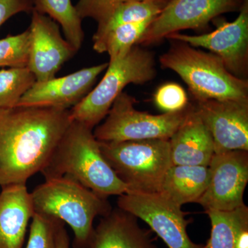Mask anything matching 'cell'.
Here are the masks:
<instances>
[{"mask_svg":"<svg viewBox=\"0 0 248 248\" xmlns=\"http://www.w3.org/2000/svg\"><path fill=\"white\" fill-rule=\"evenodd\" d=\"M72 122L70 110L0 108V186L26 184L42 172Z\"/></svg>","mask_w":248,"mask_h":248,"instance_id":"obj_1","label":"cell"},{"mask_svg":"<svg viewBox=\"0 0 248 248\" xmlns=\"http://www.w3.org/2000/svg\"><path fill=\"white\" fill-rule=\"evenodd\" d=\"M41 172L45 179L71 178L104 198L128 191L103 156L93 129L77 121L70 124Z\"/></svg>","mask_w":248,"mask_h":248,"instance_id":"obj_2","label":"cell"},{"mask_svg":"<svg viewBox=\"0 0 248 248\" xmlns=\"http://www.w3.org/2000/svg\"><path fill=\"white\" fill-rule=\"evenodd\" d=\"M34 213L58 218L74 233V248H89L93 221L112 210L107 198L68 177L51 178L30 192Z\"/></svg>","mask_w":248,"mask_h":248,"instance_id":"obj_3","label":"cell"},{"mask_svg":"<svg viewBox=\"0 0 248 248\" xmlns=\"http://www.w3.org/2000/svg\"><path fill=\"white\" fill-rule=\"evenodd\" d=\"M172 41L169 50L160 56V63L179 75L195 100L248 101V80L230 73L214 54Z\"/></svg>","mask_w":248,"mask_h":248,"instance_id":"obj_4","label":"cell"},{"mask_svg":"<svg viewBox=\"0 0 248 248\" xmlns=\"http://www.w3.org/2000/svg\"><path fill=\"white\" fill-rule=\"evenodd\" d=\"M100 82L76 106L72 120L93 129L106 118L117 97L128 84H143L156 76L154 55L135 45L125 54L109 61Z\"/></svg>","mask_w":248,"mask_h":248,"instance_id":"obj_5","label":"cell"},{"mask_svg":"<svg viewBox=\"0 0 248 248\" xmlns=\"http://www.w3.org/2000/svg\"><path fill=\"white\" fill-rule=\"evenodd\" d=\"M99 142L103 156L128 186V192H160L165 174L172 166L169 140Z\"/></svg>","mask_w":248,"mask_h":248,"instance_id":"obj_6","label":"cell"},{"mask_svg":"<svg viewBox=\"0 0 248 248\" xmlns=\"http://www.w3.org/2000/svg\"><path fill=\"white\" fill-rule=\"evenodd\" d=\"M135 98L122 92L111 107L104 123L93 131L102 142L146 140H170L188 113L190 104L184 110L151 115L135 108Z\"/></svg>","mask_w":248,"mask_h":248,"instance_id":"obj_7","label":"cell"},{"mask_svg":"<svg viewBox=\"0 0 248 248\" xmlns=\"http://www.w3.org/2000/svg\"><path fill=\"white\" fill-rule=\"evenodd\" d=\"M117 205L143 220L169 248H207L192 242L187 232L190 221L182 206L161 192H128L119 197Z\"/></svg>","mask_w":248,"mask_h":248,"instance_id":"obj_8","label":"cell"},{"mask_svg":"<svg viewBox=\"0 0 248 248\" xmlns=\"http://www.w3.org/2000/svg\"><path fill=\"white\" fill-rule=\"evenodd\" d=\"M239 11L234 21H218L217 29L208 33L190 35L174 32L166 38L195 48L208 49L221 60L230 73L246 79L248 68V0L243 1Z\"/></svg>","mask_w":248,"mask_h":248,"instance_id":"obj_9","label":"cell"},{"mask_svg":"<svg viewBox=\"0 0 248 248\" xmlns=\"http://www.w3.org/2000/svg\"><path fill=\"white\" fill-rule=\"evenodd\" d=\"M244 0H169L138 45H151L186 29L206 27L226 13L240 9Z\"/></svg>","mask_w":248,"mask_h":248,"instance_id":"obj_10","label":"cell"},{"mask_svg":"<svg viewBox=\"0 0 248 248\" xmlns=\"http://www.w3.org/2000/svg\"><path fill=\"white\" fill-rule=\"evenodd\" d=\"M210 181L198 203L205 210L230 211L245 205L248 182V151L215 154L208 166Z\"/></svg>","mask_w":248,"mask_h":248,"instance_id":"obj_11","label":"cell"},{"mask_svg":"<svg viewBox=\"0 0 248 248\" xmlns=\"http://www.w3.org/2000/svg\"><path fill=\"white\" fill-rule=\"evenodd\" d=\"M195 101V110L213 138L215 154L248 151V101Z\"/></svg>","mask_w":248,"mask_h":248,"instance_id":"obj_12","label":"cell"},{"mask_svg":"<svg viewBox=\"0 0 248 248\" xmlns=\"http://www.w3.org/2000/svg\"><path fill=\"white\" fill-rule=\"evenodd\" d=\"M28 30L31 37L28 68L36 81L55 78L63 65L78 52L62 37L58 23L35 10Z\"/></svg>","mask_w":248,"mask_h":248,"instance_id":"obj_13","label":"cell"},{"mask_svg":"<svg viewBox=\"0 0 248 248\" xmlns=\"http://www.w3.org/2000/svg\"><path fill=\"white\" fill-rule=\"evenodd\" d=\"M108 63L82 68L68 76L36 81L21 98L17 107L55 108L69 110L81 102Z\"/></svg>","mask_w":248,"mask_h":248,"instance_id":"obj_14","label":"cell"},{"mask_svg":"<svg viewBox=\"0 0 248 248\" xmlns=\"http://www.w3.org/2000/svg\"><path fill=\"white\" fill-rule=\"evenodd\" d=\"M169 141L172 165L208 166L215 155L213 138L193 104Z\"/></svg>","mask_w":248,"mask_h":248,"instance_id":"obj_15","label":"cell"},{"mask_svg":"<svg viewBox=\"0 0 248 248\" xmlns=\"http://www.w3.org/2000/svg\"><path fill=\"white\" fill-rule=\"evenodd\" d=\"M34 211L26 184L1 187L0 248H22Z\"/></svg>","mask_w":248,"mask_h":248,"instance_id":"obj_16","label":"cell"},{"mask_svg":"<svg viewBox=\"0 0 248 248\" xmlns=\"http://www.w3.org/2000/svg\"><path fill=\"white\" fill-rule=\"evenodd\" d=\"M89 248H156L137 217L120 208L102 217L94 228Z\"/></svg>","mask_w":248,"mask_h":248,"instance_id":"obj_17","label":"cell"},{"mask_svg":"<svg viewBox=\"0 0 248 248\" xmlns=\"http://www.w3.org/2000/svg\"><path fill=\"white\" fill-rule=\"evenodd\" d=\"M209 181L208 166L172 165L165 174L159 192L180 206L198 203Z\"/></svg>","mask_w":248,"mask_h":248,"instance_id":"obj_18","label":"cell"},{"mask_svg":"<svg viewBox=\"0 0 248 248\" xmlns=\"http://www.w3.org/2000/svg\"><path fill=\"white\" fill-rule=\"evenodd\" d=\"M166 3L162 0H141L119 5L105 19L97 23V31L93 37V47L99 45L109 32L120 26L154 20Z\"/></svg>","mask_w":248,"mask_h":248,"instance_id":"obj_19","label":"cell"},{"mask_svg":"<svg viewBox=\"0 0 248 248\" xmlns=\"http://www.w3.org/2000/svg\"><path fill=\"white\" fill-rule=\"evenodd\" d=\"M211 233L207 248H235L241 232L248 229V208L246 205L230 211L207 210Z\"/></svg>","mask_w":248,"mask_h":248,"instance_id":"obj_20","label":"cell"},{"mask_svg":"<svg viewBox=\"0 0 248 248\" xmlns=\"http://www.w3.org/2000/svg\"><path fill=\"white\" fill-rule=\"evenodd\" d=\"M34 10L61 26L65 39L79 51L84 40L81 21L71 0H35Z\"/></svg>","mask_w":248,"mask_h":248,"instance_id":"obj_21","label":"cell"},{"mask_svg":"<svg viewBox=\"0 0 248 248\" xmlns=\"http://www.w3.org/2000/svg\"><path fill=\"white\" fill-rule=\"evenodd\" d=\"M152 22L129 23L116 28L93 49L98 53L108 54L110 61L115 60L138 45Z\"/></svg>","mask_w":248,"mask_h":248,"instance_id":"obj_22","label":"cell"},{"mask_svg":"<svg viewBox=\"0 0 248 248\" xmlns=\"http://www.w3.org/2000/svg\"><path fill=\"white\" fill-rule=\"evenodd\" d=\"M35 82V77L28 67L0 70V108L17 107Z\"/></svg>","mask_w":248,"mask_h":248,"instance_id":"obj_23","label":"cell"},{"mask_svg":"<svg viewBox=\"0 0 248 248\" xmlns=\"http://www.w3.org/2000/svg\"><path fill=\"white\" fill-rule=\"evenodd\" d=\"M30 32L27 30L0 40V68L28 67L30 54Z\"/></svg>","mask_w":248,"mask_h":248,"instance_id":"obj_24","label":"cell"},{"mask_svg":"<svg viewBox=\"0 0 248 248\" xmlns=\"http://www.w3.org/2000/svg\"><path fill=\"white\" fill-rule=\"evenodd\" d=\"M62 223L53 217L34 213L26 248H57V234Z\"/></svg>","mask_w":248,"mask_h":248,"instance_id":"obj_25","label":"cell"},{"mask_svg":"<svg viewBox=\"0 0 248 248\" xmlns=\"http://www.w3.org/2000/svg\"><path fill=\"white\" fill-rule=\"evenodd\" d=\"M156 107L164 113L184 110L189 105L185 90L175 83H167L156 90L154 96Z\"/></svg>","mask_w":248,"mask_h":248,"instance_id":"obj_26","label":"cell"},{"mask_svg":"<svg viewBox=\"0 0 248 248\" xmlns=\"http://www.w3.org/2000/svg\"><path fill=\"white\" fill-rule=\"evenodd\" d=\"M130 1L141 0H79L75 7L81 19L91 18L99 23L119 5ZM162 1L167 2L166 0Z\"/></svg>","mask_w":248,"mask_h":248,"instance_id":"obj_27","label":"cell"},{"mask_svg":"<svg viewBox=\"0 0 248 248\" xmlns=\"http://www.w3.org/2000/svg\"><path fill=\"white\" fill-rule=\"evenodd\" d=\"M35 0H0V27L20 13H32Z\"/></svg>","mask_w":248,"mask_h":248,"instance_id":"obj_28","label":"cell"},{"mask_svg":"<svg viewBox=\"0 0 248 248\" xmlns=\"http://www.w3.org/2000/svg\"><path fill=\"white\" fill-rule=\"evenodd\" d=\"M57 248H70V239L66 228L65 223H62L59 228L56 239Z\"/></svg>","mask_w":248,"mask_h":248,"instance_id":"obj_29","label":"cell"},{"mask_svg":"<svg viewBox=\"0 0 248 248\" xmlns=\"http://www.w3.org/2000/svg\"><path fill=\"white\" fill-rule=\"evenodd\" d=\"M235 248H248V229L240 233Z\"/></svg>","mask_w":248,"mask_h":248,"instance_id":"obj_30","label":"cell"},{"mask_svg":"<svg viewBox=\"0 0 248 248\" xmlns=\"http://www.w3.org/2000/svg\"><path fill=\"white\" fill-rule=\"evenodd\" d=\"M166 1H167V2H168V1H169V0H166Z\"/></svg>","mask_w":248,"mask_h":248,"instance_id":"obj_31","label":"cell"}]
</instances>
